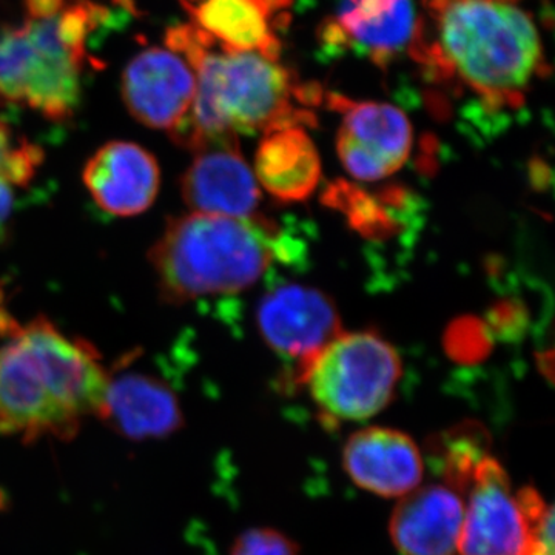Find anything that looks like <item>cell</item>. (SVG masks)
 Returning a JSON list of instances; mask_svg holds the SVG:
<instances>
[{
    "instance_id": "6da1fadb",
    "label": "cell",
    "mask_w": 555,
    "mask_h": 555,
    "mask_svg": "<svg viewBox=\"0 0 555 555\" xmlns=\"http://www.w3.org/2000/svg\"><path fill=\"white\" fill-rule=\"evenodd\" d=\"M409 56L433 82L456 83L492 108H517L547 75L525 0H422Z\"/></svg>"
},
{
    "instance_id": "7a4b0ae2",
    "label": "cell",
    "mask_w": 555,
    "mask_h": 555,
    "mask_svg": "<svg viewBox=\"0 0 555 555\" xmlns=\"http://www.w3.org/2000/svg\"><path fill=\"white\" fill-rule=\"evenodd\" d=\"M0 434L67 440L83 420L101 418L109 374L86 339L47 318L17 323L0 309Z\"/></svg>"
},
{
    "instance_id": "3957f363",
    "label": "cell",
    "mask_w": 555,
    "mask_h": 555,
    "mask_svg": "<svg viewBox=\"0 0 555 555\" xmlns=\"http://www.w3.org/2000/svg\"><path fill=\"white\" fill-rule=\"evenodd\" d=\"M166 46L185 54L196 69L192 109L170 134L181 147L219 134L268 133L315 122L308 107L320 100L321 90L298 83L280 60L222 49L193 24L169 28Z\"/></svg>"
},
{
    "instance_id": "277c9868",
    "label": "cell",
    "mask_w": 555,
    "mask_h": 555,
    "mask_svg": "<svg viewBox=\"0 0 555 555\" xmlns=\"http://www.w3.org/2000/svg\"><path fill=\"white\" fill-rule=\"evenodd\" d=\"M24 21L0 28V102L43 118H73L82 98L87 40L109 11L90 0H24Z\"/></svg>"
},
{
    "instance_id": "5b68a950",
    "label": "cell",
    "mask_w": 555,
    "mask_h": 555,
    "mask_svg": "<svg viewBox=\"0 0 555 555\" xmlns=\"http://www.w3.org/2000/svg\"><path fill=\"white\" fill-rule=\"evenodd\" d=\"M276 232L261 217L192 214L170 219L149 251L159 297L181 306L238 294L264 275L276 258Z\"/></svg>"
},
{
    "instance_id": "8992f818",
    "label": "cell",
    "mask_w": 555,
    "mask_h": 555,
    "mask_svg": "<svg viewBox=\"0 0 555 555\" xmlns=\"http://www.w3.org/2000/svg\"><path fill=\"white\" fill-rule=\"evenodd\" d=\"M401 371L390 343L375 332H353L335 338L302 383L328 422H363L392 401Z\"/></svg>"
},
{
    "instance_id": "52a82bcc",
    "label": "cell",
    "mask_w": 555,
    "mask_h": 555,
    "mask_svg": "<svg viewBox=\"0 0 555 555\" xmlns=\"http://www.w3.org/2000/svg\"><path fill=\"white\" fill-rule=\"evenodd\" d=\"M460 555H545L505 467L486 455L467 485Z\"/></svg>"
},
{
    "instance_id": "ba28073f",
    "label": "cell",
    "mask_w": 555,
    "mask_h": 555,
    "mask_svg": "<svg viewBox=\"0 0 555 555\" xmlns=\"http://www.w3.org/2000/svg\"><path fill=\"white\" fill-rule=\"evenodd\" d=\"M258 326L270 349L294 366L302 385L315 358L343 334L337 306L324 292L302 284H286L259 302Z\"/></svg>"
},
{
    "instance_id": "9c48e42d",
    "label": "cell",
    "mask_w": 555,
    "mask_h": 555,
    "mask_svg": "<svg viewBox=\"0 0 555 555\" xmlns=\"http://www.w3.org/2000/svg\"><path fill=\"white\" fill-rule=\"evenodd\" d=\"M326 100L343 118L337 150L350 177L379 181L406 164L414 133L400 108L385 102L353 101L337 93H328Z\"/></svg>"
},
{
    "instance_id": "30bf717a",
    "label": "cell",
    "mask_w": 555,
    "mask_h": 555,
    "mask_svg": "<svg viewBox=\"0 0 555 555\" xmlns=\"http://www.w3.org/2000/svg\"><path fill=\"white\" fill-rule=\"evenodd\" d=\"M190 152L193 159L182 175L181 195L195 214L257 217L261 188L241 155L236 134L203 139Z\"/></svg>"
},
{
    "instance_id": "8fae6325",
    "label": "cell",
    "mask_w": 555,
    "mask_h": 555,
    "mask_svg": "<svg viewBox=\"0 0 555 555\" xmlns=\"http://www.w3.org/2000/svg\"><path fill=\"white\" fill-rule=\"evenodd\" d=\"M124 104L138 122L175 133L188 119L196 94V69L181 51L150 47L122 73Z\"/></svg>"
},
{
    "instance_id": "7c38bea8",
    "label": "cell",
    "mask_w": 555,
    "mask_h": 555,
    "mask_svg": "<svg viewBox=\"0 0 555 555\" xmlns=\"http://www.w3.org/2000/svg\"><path fill=\"white\" fill-rule=\"evenodd\" d=\"M83 184L98 207L115 217H137L158 198V159L134 142L112 141L87 160Z\"/></svg>"
},
{
    "instance_id": "4fadbf2b",
    "label": "cell",
    "mask_w": 555,
    "mask_h": 555,
    "mask_svg": "<svg viewBox=\"0 0 555 555\" xmlns=\"http://www.w3.org/2000/svg\"><path fill=\"white\" fill-rule=\"evenodd\" d=\"M415 24L412 0H341L321 38L332 49L361 51L383 68L409 49Z\"/></svg>"
},
{
    "instance_id": "5bb4252c",
    "label": "cell",
    "mask_w": 555,
    "mask_h": 555,
    "mask_svg": "<svg viewBox=\"0 0 555 555\" xmlns=\"http://www.w3.org/2000/svg\"><path fill=\"white\" fill-rule=\"evenodd\" d=\"M465 520V500L455 488L434 483L401 496L389 532L403 555H455Z\"/></svg>"
},
{
    "instance_id": "9a60e30c",
    "label": "cell",
    "mask_w": 555,
    "mask_h": 555,
    "mask_svg": "<svg viewBox=\"0 0 555 555\" xmlns=\"http://www.w3.org/2000/svg\"><path fill=\"white\" fill-rule=\"evenodd\" d=\"M343 462L360 488L382 496L409 494L418 488L425 473L415 441L389 427L358 430L347 440Z\"/></svg>"
},
{
    "instance_id": "2e32d148",
    "label": "cell",
    "mask_w": 555,
    "mask_h": 555,
    "mask_svg": "<svg viewBox=\"0 0 555 555\" xmlns=\"http://www.w3.org/2000/svg\"><path fill=\"white\" fill-rule=\"evenodd\" d=\"M100 420L131 440L167 437L184 425L173 389L153 375L131 371L109 375Z\"/></svg>"
},
{
    "instance_id": "e0dca14e",
    "label": "cell",
    "mask_w": 555,
    "mask_h": 555,
    "mask_svg": "<svg viewBox=\"0 0 555 555\" xmlns=\"http://www.w3.org/2000/svg\"><path fill=\"white\" fill-rule=\"evenodd\" d=\"M189 11L192 24L219 47L232 51H251L270 60H280L281 40L275 17L294 0H179Z\"/></svg>"
},
{
    "instance_id": "ac0fdd59",
    "label": "cell",
    "mask_w": 555,
    "mask_h": 555,
    "mask_svg": "<svg viewBox=\"0 0 555 555\" xmlns=\"http://www.w3.org/2000/svg\"><path fill=\"white\" fill-rule=\"evenodd\" d=\"M254 173L259 188L281 203L308 199L320 184L321 158L306 127H283L264 133Z\"/></svg>"
},
{
    "instance_id": "d6986e66",
    "label": "cell",
    "mask_w": 555,
    "mask_h": 555,
    "mask_svg": "<svg viewBox=\"0 0 555 555\" xmlns=\"http://www.w3.org/2000/svg\"><path fill=\"white\" fill-rule=\"evenodd\" d=\"M42 150L28 139L16 137L9 124L0 119V179L10 185H27L38 173Z\"/></svg>"
},
{
    "instance_id": "ffe728a7",
    "label": "cell",
    "mask_w": 555,
    "mask_h": 555,
    "mask_svg": "<svg viewBox=\"0 0 555 555\" xmlns=\"http://www.w3.org/2000/svg\"><path fill=\"white\" fill-rule=\"evenodd\" d=\"M230 555H301L294 540L275 529H250L236 539Z\"/></svg>"
},
{
    "instance_id": "44dd1931",
    "label": "cell",
    "mask_w": 555,
    "mask_h": 555,
    "mask_svg": "<svg viewBox=\"0 0 555 555\" xmlns=\"http://www.w3.org/2000/svg\"><path fill=\"white\" fill-rule=\"evenodd\" d=\"M14 192L13 185L0 179V236L9 228L11 215H13Z\"/></svg>"
},
{
    "instance_id": "7402d4cb",
    "label": "cell",
    "mask_w": 555,
    "mask_h": 555,
    "mask_svg": "<svg viewBox=\"0 0 555 555\" xmlns=\"http://www.w3.org/2000/svg\"><path fill=\"white\" fill-rule=\"evenodd\" d=\"M185 2L192 3V2H196V0H185Z\"/></svg>"
}]
</instances>
